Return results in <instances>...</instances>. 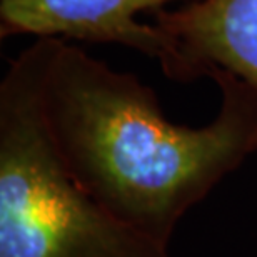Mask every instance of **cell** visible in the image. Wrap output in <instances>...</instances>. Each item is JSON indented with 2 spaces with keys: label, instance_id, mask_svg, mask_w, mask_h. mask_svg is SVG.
Masks as SVG:
<instances>
[{
  "label": "cell",
  "instance_id": "277c9868",
  "mask_svg": "<svg viewBox=\"0 0 257 257\" xmlns=\"http://www.w3.org/2000/svg\"><path fill=\"white\" fill-rule=\"evenodd\" d=\"M177 59L176 80L222 70L257 97V0H194L156 15Z\"/></svg>",
  "mask_w": 257,
  "mask_h": 257
},
{
  "label": "cell",
  "instance_id": "3957f363",
  "mask_svg": "<svg viewBox=\"0 0 257 257\" xmlns=\"http://www.w3.org/2000/svg\"><path fill=\"white\" fill-rule=\"evenodd\" d=\"M171 2L177 0H0V35L117 44L157 59L176 80L177 59L167 35L139 19Z\"/></svg>",
  "mask_w": 257,
  "mask_h": 257
},
{
  "label": "cell",
  "instance_id": "7a4b0ae2",
  "mask_svg": "<svg viewBox=\"0 0 257 257\" xmlns=\"http://www.w3.org/2000/svg\"><path fill=\"white\" fill-rule=\"evenodd\" d=\"M50 44H30L0 82V257H171L67 169L44 109Z\"/></svg>",
  "mask_w": 257,
  "mask_h": 257
},
{
  "label": "cell",
  "instance_id": "6da1fadb",
  "mask_svg": "<svg viewBox=\"0 0 257 257\" xmlns=\"http://www.w3.org/2000/svg\"><path fill=\"white\" fill-rule=\"evenodd\" d=\"M217 114L202 127L174 124L151 87L77 45L52 39L44 109L60 156L97 202L167 244L182 217L257 151V97L214 70Z\"/></svg>",
  "mask_w": 257,
  "mask_h": 257
}]
</instances>
